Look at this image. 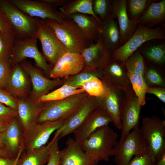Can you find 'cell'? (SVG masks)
<instances>
[{"label":"cell","instance_id":"obj_1","mask_svg":"<svg viewBox=\"0 0 165 165\" xmlns=\"http://www.w3.org/2000/svg\"><path fill=\"white\" fill-rule=\"evenodd\" d=\"M118 134L108 125L97 129L80 145L84 152L98 163L108 161L113 156V148Z\"/></svg>","mask_w":165,"mask_h":165},{"label":"cell","instance_id":"obj_2","mask_svg":"<svg viewBox=\"0 0 165 165\" xmlns=\"http://www.w3.org/2000/svg\"><path fill=\"white\" fill-rule=\"evenodd\" d=\"M54 31L68 52L80 53L94 43L88 40L72 19L64 18L58 23L50 19L43 20Z\"/></svg>","mask_w":165,"mask_h":165},{"label":"cell","instance_id":"obj_3","mask_svg":"<svg viewBox=\"0 0 165 165\" xmlns=\"http://www.w3.org/2000/svg\"><path fill=\"white\" fill-rule=\"evenodd\" d=\"M88 95L84 92L65 99L43 102L37 123L66 120L81 105Z\"/></svg>","mask_w":165,"mask_h":165},{"label":"cell","instance_id":"obj_4","mask_svg":"<svg viewBox=\"0 0 165 165\" xmlns=\"http://www.w3.org/2000/svg\"><path fill=\"white\" fill-rule=\"evenodd\" d=\"M149 152L148 145L139 127L133 129L122 142L117 141L113 148L116 165H128L134 157Z\"/></svg>","mask_w":165,"mask_h":165},{"label":"cell","instance_id":"obj_5","mask_svg":"<svg viewBox=\"0 0 165 165\" xmlns=\"http://www.w3.org/2000/svg\"><path fill=\"white\" fill-rule=\"evenodd\" d=\"M147 143L149 154L156 163L165 153V122L158 116L144 117L140 128Z\"/></svg>","mask_w":165,"mask_h":165},{"label":"cell","instance_id":"obj_6","mask_svg":"<svg viewBox=\"0 0 165 165\" xmlns=\"http://www.w3.org/2000/svg\"><path fill=\"white\" fill-rule=\"evenodd\" d=\"M165 39L164 31L160 26L152 28L138 24L135 32L128 40L112 53V58L124 63L129 57L146 42L153 39Z\"/></svg>","mask_w":165,"mask_h":165},{"label":"cell","instance_id":"obj_7","mask_svg":"<svg viewBox=\"0 0 165 165\" xmlns=\"http://www.w3.org/2000/svg\"><path fill=\"white\" fill-rule=\"evenodd\" d=\"M0 7L6 16L16 40H24L35 36L38 18L29 16L9 0H0Z\"/></svg>","mask_w":165,"mask_h":165},{"label":"cell","instance_id":"obj_8","mask_svg":"<svg viewBox=\"0 0 165 165\" xmlns=\"http://www.w3.org/2000/svg\"><path fill=\"white\" fill-rule=\"evenodd\" d=\"M37 27L35 36L40 41L42 54L52 68L67 50L52 28L44 20L38 18Z\"/></svg>","mask_w":165,"mask_h":165},{"label":"cell","instance_id":"obj_9","mask_svg":"<svg viewBox=\"0 0 165 165\" xmlns=\"http://www.w3.org/2000/svg\"><path fill=\"white\" fill-rule=\"evenodd\" d=\"M37 40L35 36L24 40L15 39L10 63L13 66L20 64L27 58H31L34 60L37 68L49 75L52 68L39 50Z\"/></svg>","mask_w":165,"mask_h":165},{"label":"cell","instance_id":"obj_10","mask_svg":"<svg viewBox=\"0 0 165 165\" xmlns=\"http://www.w3.org/2000/svg\"><path fill=\"white\" fill-rule=\"evenodd\" d=\"M65 120L36 123L23 132L22 144L23 151L45 145L51 134L59 129Z\"/></svg>","mask_w":165,"mask_h":165},{"label":"cell","instance_id":"obj_11","mask_svg":"<svg viewBox=\"0 0 165 165\" xmlns=\"http://www.w3.org/2000/svg\"><path fill=\"white\" fill-rule=\"evenodd\" d=\"M141 106L133 91L125 92L120 110L122 142L134 128L139 127Z\"/></svg>","mask_w":165,"mask_h":165},{"label":"cell","instance_id":"obj_12","mask_svg":"<svg viewBox=\"0 0 165 165\" xmlns=\"http://www.w3.org/2000/svg\"><path fill=\"white\" fill-rule=\"evenodd\" d=\"M29 16L42 20L50 19L58 23L63 20L61 13L45 0H9Z\"/></svg>","mask_w":165,"mask_h":165},{"label":"cell","instance_id":"obj_13","mask_svg":"<svg viewBox=\"0 0 165 165\" xmlns=\"http://www.w3.org/2000/svg\"><path fill=\"white\" fill-rule=\"evenodd\" d=\"M99 75L110 87L125 92L133 91L124 63L112 58L99 72Z\"/></svg>","mask_w":165,"mask_h":165},{"label":"cell","instance_id":"obj_14","mask_svg":"<svg viewBox=\"0 0 165 165\" xmlns=\"http://www.w3.org/2000/svg\"><path fill=\"white\" fill-rule=\"evenodd\" d=\"M20 64L30 78L32 87L28 97L32 100L40 101L42 96L48 93L50 90L61 82L59 79H51L45 77L41 69L26 60Z\"/></svg>","mask_w":165,"mask_h":165},{"label":"cell","instance_id":"obj_15","mask_svg":"<svg viewBox=\"0 0 165 165\" xmlns=\"http://www.w3.org/2000/svg\"><path fill=\"white\" fill-rule=\"evenodd\" d=\"M98 105L97 99L93 97H88L84 102L67 119L62 126L56 131L54 136L59 139L77 130L83 123Z\"/></svg>","mask_w":165,"mask_h":165},{"label":"cell","instance_id":"obj_16","mask_svg":"<svg viewBox=\"0 0 165 165\" xmlns=\"http://www.w3.org/2000/svg\"><path fill=\"white\" fill-rule=\"evenodd\" d=\"M84 61L80 53L67 52L58 60L52 68L49 74L50 78H67L76 75L84 68Z\"/></svg>","mask_w":165,"mask_h":165},{"label":"cell","instance_id":"obj_17","mask_svg":"<svg viewBox=\"0 0 165 165\" xmlns=\"http://www.w3.org/2000/svg\"><path fill=\"white\" fill-rule=\"evenodd\" d=\"M112 118L102 108L98 106L74 133V139L80 145L97 129L108 126Z\"/></svg>","mask_w":165,"mask_h":165},{"label":"cell","instance_id":"obj_18","mask_svg":"<svg viewBox=\"0 0 165 165\" xmlns=\"http://www.w3.org/2000/svg\"><path fill=\"white\" fill-rule=\"evenodd\" d=\"M111 15L117 20L120 32L121 46L134 33L138 24L130 18L127 13L126 0H112Z\"/></svg>","mask_w":165,"mask_h":165},{"label":"cell","instance_id":"obj_19","mask_svg":"<svg viewBox=\"0 0 165 165\" xmlns=\"http://www.w3.org/2000/svg\"><path fill=\"white\" fill-rule=\"evenodd\" d=\"M81 54L84 61V69L95 72L101 71L112 58V53L104 48L99 37L96 42L91 44Z\"/></svg>","mask_w":165,"mask_h":165},{"label":"cell","instance_id":"obj_20","mask_svg":"<svg viewBox=\"0 0 165 165\" xmlns=\"http://www.w3.org/2000/svg\"><path fill=\"white\" fill-rule=\"evenodd\" d=\"M43 102L28 97H17V117L23 132L37 123L41 112Z\"/></svg>","mask_w":165,"mask_h":165},{"label":"cell","instance_id":"obj_21","mask_svg":"<svg viewBox=\"0 0 165 165\" xmlns=\"http://www.w3.org/2000/svg\"><path fill=\"white\" fill-rule=\"evenodd\" d=\"M23 131L16 117L8 123L5 128L0 132V139L13 158L15 159L21 148Z\"/></svg>","mask_w":165,"mask_h":165},{"label":"cell","instance_id":"obj_22","mask_svg":"<svg viewBox=\"0 0 165 165\" xmlns=\"http://www.w3.org/2000/svg\"><path fill=\"white\" fill-rule=\"evenodd\" d=\"M109 87V93L106 97L102 99L96 98L98 106L107 112L112 118L114 126L119 130H121L120 110L125 92Z\"/></svg>","mask_w":165,"mask_h":165},{"label":"cell","instance_id":"obj_23","mask_svg":"<svg viewBox=\"0 0 165 165\" xmlns=\"http://www.w3.org/2000/svg\"><path fill=\"white\" fill-rule=\"evenodd\" d=\"M29 76L20 64L12 66L8 80L7 90L17 97H28L31 90Z\"/></svg>","mask_w":165,"mask_h":165},{"label":"cell","instance_id":"obj_24","mask_svg":"<svg viewBox=\"0 0 165 165\" xmlns=\"http://www.w3.org/2000/svg\"><path fill=\"white\" fill-rule=\"evenodd\" d=\"M117 20L109 15L101 21L99 37L104 48L111 53L121 46V36Z\"/></svg>","mask_w":165,"mask_h":165},{"label":"cell","instance_id":"obj_25","mask_svg":"<svg viewBox=\"0 0 165 165\" xmlns=\"http://www.w3.org/2000/svg\"><path fill=\"white\" fill-rule=\"evenodd\" d=\"M60 165H97L98 163L91 159L82 149L80 145L71 137L66 142Z\"/></svg>","mask_w":165,"mask_h":165},{"label":"cell","instance_id":"obj_26","mask_svg":"<svg viewBox=\"0 0 165 165\" xmlns=\"http://www.w3.org/2000/svg\"><path fill=\"white\" fill-rule=\"evenodd\" d=\"M67 17L76 23L88 40L95 43L98 41L101 22L95 17L90 15L79 13L72 14Z\"/></svg>","mask_w":165,"mask_h":165},{"label":"cell","instance_id":"obj_27","mask_svg":"<svg viewBox=\"0 0 165 165\" xmlns=\"http://www.w3.org/2000/svg\"><path fill=\"white\" fill-rule=\"evenodd\" d=\"M161 40L149 41L138 50L145 60L164 68L165 65V44Z\"/></svg>","mask_w":165,"mask_h":165},{"label":"cell","instance_id":"obj_28","mask_svg":"<svg viewBox=\"0 0 165 165\" xmlns=\"http://www.w3.org/2000/svg\"><path fill=\"white\" fill-rule=\"evenodd\" d=\"M165 20V0L152 2L146 8L137 21L138 24L152 28L164 22Z\"/></svg>","mask_w":165,"mask_h":165},{"label":"cell","instance_id":"obj_29","mask_svg":"<svg viewBox=\"0 0 165 165\" xmlns=\"http://www.w3.org/2000/svg\"><path fill=\"white\" fill-rule=\"evenodd\" d=\"M49 155L48 145L23 152L16 165H44L47 163Z\"/></svg>","mask_w":165,"mask_h":165},{"label":"cell","instance_id":"obj_30","mask_svg":"<svg viewBox=\"0 0 165 165\" xmlns=\"http://www.w3.org/2000/svg\"><path fill=\"white\" fill-rule=\"evenodd\" d=\"M93 0H69L59 8V11L64 18L74 13H79L92 16L101 22L93 12Z\"/></svg>","mask_w":165,"mask_h":165},{"label":"cell","instance_id":"obj_31","mask_svg":"<svg viewBox=\"0 0 165 165\" xmlns=\"http://www.w3.org/2000/svg\"><path fill=\"white\" fill-rule=\"evenodd\" d=\"M145 59L143 77L147 85L149 87H165V75L162 67Z\"/></svg>","mask_w":165,"mask_h":165},{"label":"cell","instance_id":"obj_32","mask_svg":"<svg viewBox=\"0 0 165 165\" xmlns=\"http://www.w3.org/2000/svg\"><path fill=\"white\" fill-rule=\"evenodd\" d=\"M80 88L88 96L99 99L106 97L110 90V87L97 76H93L84 82Z\"/></svg>","mask_w":165,"mask_h":165},{"label":"cell","instance_id":"obj_33","mask_svg":"<svg viewBox=\"0 0 165 165\" xmlns=\"http://www.w3.org/2000/svg\"><path fill=\"white\" fill-rule=\"evenodd\" d=\"M84 92L81 88H75L64 84L60 88L42 96L40 101L45 102L62 100Z\"/></svg>","mask_w":165,"mask_h":165},{"label":"cell","instance_id":"obj_34","mask_svg":"<svg viewBox=\"0 0 165 165\" xmlns=\"http://www.w3.org/2000/svg\"><path fill=\"white\" fill-rule=\"evenodd\" d=\"M132 89L137 97L141 106L146 104L145 95L148 86L146 84L143 76L137 74L127 72Z\"/></svg>","mask_w":165,"mask_h":165},{"label":"cell","instance_id":"obj_35","mask_svg":"<svg viewBox=\"0 0 165 165\" xmlns=\"http://www.w3.org/2000/svg\"><path fill=\"white\" fill-rule=\"evenodd\" d=\"M124 64L127 73L139 74L143 76L145 59L138 50L127 59Z\"/></svg>","mask_w":165,"mask_h":165},{"label":"cell","instance_id":"obj_36","mask_svg":"<svg viewBox=\"0 0 165 165\" xmlns=\"http://www.w3.org/2000/svg\"><path fill=\"white\" fill-rule=\"evenodd\" d=\"M15 39L13 33L0 31V60H10Z\"/></svg>","mask_w":165,"mask_h":165},{"label":"cell","instance_id":"obj_37","mask_svg":"<svg viewBox=\"0 0 165 165\" xmlns=\"http://www.w3.org/2000/svg\"><path fill=\"white\" fill-rule=\"evenodd\" d=\"M127 1V8L129 11L130 20L136 22L147 6L154 1L129 0Z\"/></svg>","mask_w":165,"mask_h":165},{"label":"cell","instance_id":"obj_38","mask_svg":"<svg viewBox=\"0 0 165 165\" xmlns=\"http://www.w3.org/2000/svg\"><path fill=\"white\" fill-rule=\"evenodd\" d=\"M112 1L111 0H93V12L101 21L111 14Z\"/></svg>","mask_w":165,"mask_h":165},{"label":"cell","instance_id":"obj_39","mask_svg":"<svg viewBox=\"0 0 165 165\" xmlns=\"http://www.w3.org/2000/svg\"><path fill=\"white\" fill-rule=\"evenodd\" d=\"M85 71L73 75L67 80L64 84L77 88H80L82 85L92 77L98 75L97 72L84 69Z\"/></svg>","mask_w":165,"mask_h":165},{"label":"cell","instance_id":"obj_40","mask_svg":"<svg viewBox=\"0 0 165 165\" xmlns=\"http://www.w3.org/2000/svg\"><path fill=\"white\" fill-rule=\"evenodd\" d=\"M58 136H54L47 145L49 150V157L46 165H60V160L64 149L60 150Z\"/></svg>","mask_w":165,"mask_h":165},{"label":"cell","instance_id":"obj_41","mask_svg":"<svg viewBox=\"0 0 165 165\" xmlns=\"http://www.w3.org/2000/svg\"><path fill=\"white\" fill-rule=\"evenodd\" d=\"M12 66L10 60H0V87H6Z\"/></svg>","mask_w":165,"mask_h":165},{"label":"cell","instance_id":"obj_42","mask_svg":"<svg viewBox=\"0 0 165 165\" xmlns=\"http://www.w3.org/2000/svg\"><path fill=\"white\" fill-rule=\"evenodd\" d=\"M17 117L16 110L0 103V123H7Z\"/></svg>","mask_w":165,"mask_h":165},{"label":"cell","instance_id":"obj_43","mask_svg":"<svg viewBox=\"0 0 165 165\" xmlns=\"http://www.w3.org/2000/svg\"><path fill=\"white\" fill-rule=\"evenodd\" d=\"M0 103L16 111L17 97L7 90L0 87Z\"/></svg>","mask_w":165,"mask_h":165},{"label":"cell","instance_id":"obj_44","mask_svg":"<svg viewBox=\"0 0 165 165\" xmlns=\"http://www.w3.org/2000/svg\"><path fill=\"white\" fill-rule=\"evenodd\" d=\"M148 153L141 156L134 157L128 165H156Z\"/></svg>","mask_w":165,"mask_h":165},{"label":"cell","instance_id":"obj_45","mask_svg":"<svg viewBox=\"0 0 165 165\" xmlns=\"http://www.w3.org/2000/svg\"><path fill=\"white\" fill-rule=\"evenodd\" d=\"M0 31L5 33H13L11 27L6 16L3 10L0 7Z\"/></svg>","mask_w":165,"mask_h":165},{"label":"cell","instance_id":"obj_46","mask_svg":"<svg viewBox=\"0 0 165 165\" xmlns=\"http://www.w3.org/2000/svg\"><path fill=\"white\" fill-rule=\"evenodd\" d=\"M146 93L154 95L162 102L165 103V87L160 86H148Z\"/></svg>","mask_w":165,"mask_h":165},{"label":"cell","instance_id":"obj_47","mask_svg":"<svg viewBox=\"0 0 165 165\" xmlns=\"http://www.w3.org/2000/svg\"><path fill=\"white\" fill-rule=\"evenodd\" d=\"M23 151L22 145L20 151L15 159L9 158L0 156V165H14Z\"/></svg>","mask_w":165,"mask_h":165},{"label":"cell","instance_id":"obj_48","mask_svg":"<svg viewBox=\"0 0 165 165\" xmlns=\"http://www.w3.org/2000/svg\"><path fill=\"white\" fill-rule=\"evenodd\" d=\"M46 2L54 7H61L68 2L69 0H45Z\"/></svg>","mask_w":165,"mask_h":165},{"label":"cell","instance_id":"obj_49","mask_svg":"<svg viewBox=\"0 0 165 165\" xmlns=\"http://www.w3.org/2000/svg\"><path fill=\"white\" fill-rule=\"evenodd\" d=\"M0 156L14 159L12 157L9 152L6 148L0 149Z\"/></svg>","mask_w":165,"mask_h":165},{"label":"cell","instance_id":"obj_50","mask_svg":"<svg viewBox=\"0 0 165 165\" xmlns=\"http://www.w3.org/2000/svg\"><path fill=\"white\" fill-rule=\"evenodd\" d=\"M156 165H165V153L156 163Z\"/></svg>","mask_w":165,"mask_h":165},{"label":"cell","instance_id":"obj_51","mask_svg":"<svg viewBox=\"0 0 165 165\" xmlns=\"http://www.w3.org/2000/svg\"><path fill=\"white\" fill-rule=\"evenodd\" d=\"M7 123H0V132L2 131L6 127Z\"/></svg>","mask_w":165,"mask_h":165},{"label":"cell","instance_id":"obj_52","mask_svg":"<svg viewBox=\"0 0 165 165\" xmlns=\"http://www.w3.org/2000/svg\"><path fill=\"white\" fill-rule=\"evenodd\" d=\"M5 148L0 139V149Z\"/></svg>","mask_w":165,"mask_h":165},{"label":"cell","instance_id":"obj_53","mask_svg":"<svg viewBox=\"0 0 165 165\" xmlns=\"http://www.w3.org/2000/svg\"><path fill=\"white\" fill-rule=\"evenodd\" d=\"M17 161H16V163H15V164H14V165H16V162H17Z\"/></svg>","mask_w":165,"mask_h":165}]
</instances>
